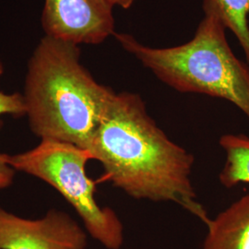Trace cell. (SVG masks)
Instances as JSON below:
<instances>
[{
    "mask_svg": "<svg viewBox=\"0 0 249 249\" xmlns=\"http://www.w3.org/2000/svg\"><path fill=\"white\" fill-rule=\"evenodd\" d=\"M87 150L107 180L128 196L172 202L205 225L211 220L191 180L194 156L160 129L139 94L113 93Z\"/></svg>",
    "mask_w": 249,
    "mask_h": 249,
    "instance_id": "1",
    "label": "cell"
},
{
    "mask_svg": "<svg viewBox=\"0 0 249 249\" xmlns=\"http://www.w3.org/2000/svg\"><path fill=\"white\" fill-rule=\"evenodd\" d=\"M114 92L81 64L79 45L44 36L28 63L25 116L41 141L87 150Z\"/></svg>",
    "mask_w": 249,
    "mask_h": 249,
    "instance_id": "2",
    "label": "cell"
},
{
    "mask_svg": "<svg viewBox=\"0 0 249 249\" xmlns=\"http://www.w3.org/2000/svg\"><path fill=\"white\" fill-rule=\"evenodd\" d=\"M203 11L194 37L178 46L155 48L128 34L114 36L127 53L173 89L224 99L249 120V65L231 51L214 0H204Z\"/></svg>",
    "mask_w": 249,
    "mask_h": 249,
    "instance_id": "3",
    "label": "cell"
},
{
    "mask_svg": "<svg viewBox=\"0 0 249 249\" xmlns=\"http://www.w3.org/2000/svg\"><path fill=\"white\" fill-rule=\"evenodd\" d=\"M89 151L71 143L41 141L32 150L5 154L15 171L39 178L62 195L80 216L86 231L107 249H120L124 227L117 214L98 204L96 185L86 174Z\"/></svg>",
    "mask_w": 249,
    "mask_h": 249,
    "instance_id": "4",
    "label": "cell"
},
{
    "mask_svg": "<svg viewBox=\"0 0 249 249\" xmlns=\"http://www.w3.org/2000/svg\"><path fill=\"white\" fill-rule=\"evenodd\" d=\"M114 7L107 0H45V36L74 45H99L115 35Z\"/></svg>",
    "mask_w": 249,
    "mask_h": 249,
    "instance_id": "5",
    "label": "cell"
},
{
    "mask_svg": "<svg viewBox=\"0 0 249 249\" xmlns=\"http://www.w3.org/2000/svg\"><path fill=\"white\" fill-rule=\"evenodd\" d=\"M87 245L86 231L64 212L52 209L31 220L0 206V249H86Z\"/></svg>",
    "mask_w": 249,
    "mask_h": 249,
    "instance_id": "6",
    "label": "cell"
},
{
    "mask_svg": "<svg viewBox=\"0 0 249 249\" xmlns=\"http://www.w3.org/2000/svg\"><path fill=\"white\" fill-rule=\"evenodd\" d=\"M202 249H249V194L209 221Z\"/></svg>",
    "mask_w": 249,
    "mask_h": 249,
    "instance_id": "7",
    "label": "cell"
},
{
    "mask_svg": "<svg viewBox=\"0 0 249 249\" xmlns=\"http://www.w3.org/2000/svg\"><path fill=\"white\" fill-rule=\"evenodd\" d=\"M226 159L219 180L223 187L249 184V137L245 134H225L219 141Z\"/></svg>",
    "mask_w": 249,
    "mask_h": 249,
    "instance_id": "8",
    "label": "cell"
},
{
    "mask_svg": "<svg viewBox=\"0 0 249 249\" xmlns=\"http://www.w3.org/2000/svg\"><path fill=\"white\" fill-rule=\"evenodd\" d=\"M223 22L239 41L249 67V0H214Z\"/></svg>",
    "mask_w": 249,
    "mask_h": 249,
    "instance_id": "9",
    "label": "cell"
},
{
    "mask_svg": "<svg viewBox=\"0 0 249 249\" xmlns=\"http://www.w3.org/2000/svg\"><path fill=\"white\" fill-rule=\"evenodd\" d=\"M3 72V65L0 61V75ZM26 108L24 99L20 93H5L0 91V117L2 116H25ZM0 163L5 162V153L0 152Z\"/></svg>",
    "mask_w": 249,
    "mask_h": 249,
    "instance_id": "10",
    "label": "cell"
},
{
    "mask_svg": "<svg viewBox=\"0 0 249 249\" xmlns=\"http://www.w3.org/2000/svg\"><path fill=\"white\" fill-rule=\"evenodd\" d=\"M15 176V170L7 163H0V190L9 187Z\"/></svg>",
    "mask_w": 249,
    "mask_h": 249,
    "instance_id": "11",
    "label": "cell"
},
{
    "mask_svg": "<svg viewBox=\"0 0 249 249\" xmlns=\"http://www.w3.org/2000/svg\"><path fill=\"white\" fill-rule=\"evenodd\" d=\"M114 8L115 7H120L122 9H128L134 3L136 0H107Z\"/></svg>",
    "mask_w": 249,
    "mask_h": 249,
    "instance_id": "12",
    "label": "cell"
}]
</instances>
